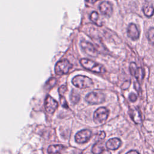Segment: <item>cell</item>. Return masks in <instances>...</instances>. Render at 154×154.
Returning <instances> with one entry per match:
<instances>
[{"instance_id":"21","label":"cell","mask_w":154,"mask_h":154,"mask_svg":"<svg viewBox=\"0 0 154 154\" xmlns=\"http://www.w3.org/2000/svg\"><path fill=\"white\" fill-rule=\"evenodd\" d=\"M60 103H61V105L64 108H69L67 102L66 100L64 95H60Z\"/></svg>"},{"instance_id":"28","label":"cell","mask_w":154,"mask_h":154,"mask_svg":"<svg viewBox=\"0 0 154 154\" xmlns=\"http://www.w3.org/2000/svg\"><path fill=\"white\" fill-rule=\"evenodd\" d=\"M101 154H111V153L109 151L106 150H104L103 151V152H102Z\"/></svg>"},{"instance_id":"6","label":"cell","mask_w":154,"mask_h":154,"mask_svg":"<svg viewBox=\"0 0 154 154\" xmlns=\"http://www.w3.org/2000/svg\"><path fill=\"white\" fill-rule=\"evenodd\" d=\"M129 70L131 75L134 76L138 81L140 82L143 80L144 73L141 67H139L135 63H131L129 66Z\"/></svg>"},{"instance_id":"17","label":"cell","mask_w":154,"mask_h":154,"mask_svg":"<svg viewBox=\"0 0 154 154\" xmlns=\"http://www.w3.org/2000/svg\"><path fill=\"white\" fill-rule=\"evenodd\" d=\"M143 11L144 14L147 16L150 17L154 14V8L153 7L149 4H145L143 7Z\"/></svg>"},{"instance_id":"23","label":"cell","mask_w":154,"mask_h":154,"mask_svg":"<svg viewBox=\"0 0 154 154\" xmlns=\"http://www.w3.org/2000/svg\"><path fill=\"white\" fill-rule=\"evenodd\" d=\"M67 90V86L66 85H61L58 89V93L60 95H64V93Z\"/></svg>"},{"instance_id":"22","label":"cell","mask_w":154,"mask_h":154,"mask_svg":"<svg viewBox=\"0 0 154 154\" xmlns=\"http://www.w3.org/2000/svg\"><path fill=\"white\" fill-rule=\"evenodd\" d=\"M106 136V134L105 133L104 131H101V132H99L97 135H96V140H97V142L98 141H102L105 137Z\"/></svg>"},{"instance_id":"16","label":"cell","mask_w":154,"mask_h":154,"mask_svg":"<svg viewBox=\"0 0 154 154\" xmlns=\"http://www.w3.org/2000/svg\"><path fill=\"white\" fill-rule=\"evenodd\" d=\"M91 150L93 154H101L104 150V148L101 141L96 142L93 145Z\"/></svg>"},{"instance_id":"24","label":"cell","mask_w":154,"mask_h":154,"mask_svg":"<svg viewBox=\"0 0 154 154\" xmlns=\"http://www.w3.org/2000/svg\"><path fill=\"white\" fill-rule=\"evenodd\" d=\"M129 100H130L131 102H135V101L137 100V95H136L135 93H131L129 95Z\"/></svg>"},{"instance_id":"12","label":"cell","mask_w":154,"mask_h":154,"mask_svg":"<svg viewBox=\"0 0 154 154\" xmlns=\"http://www.w3.org/2000/svg\"><path fill=\"white\" fill-rule=\"evenodd\" d=\"M129 115L132 119V120L136 123L140 124L142 122V117L141 113L138 109L136 108H132L129 111Z\"/></svg>"},{"instance_id":"26","label":"cell","mask_w":154,"mask_h":154,"mask_svg":"<svg viewBox=\"0 0 154 154\" xmlns=\"http://www.w3.org/2000/svg\"><path fill=\"white\" fill-rule=\"evenodd\" d=\"M134 87L135 88V90L137 91H139V90H140V84L138 83V81H135L134 82Z\"/></svg>"},{"instance_id":"8","label":"cell","mask_w":154,"mask_h":154,"mask_svg":"<svg viewBox=\"0 0 154 154\" xmlns=\"http://www.w3.org/2000/svg\"><path fill=\"white\" fill-rule=\"evenodd\" d=\"M58 102L51 96L48 95L45 100V108L46 111L50 114L55 112L58 107Z\"/></svg>"},{"instance_id":"20","label":"cell","mask_w":154,"mask_h":154,"mask_svg":"<svg viewBox=\"0 0 154 154\" xmlns=\"http://www.w3.org/2000/svg\"><path fill=\"white\" fill-rule=\"evenodd\" d=\"M56 82H57V80H56L55 78H50L48 80V81L46 82V85L47 86V87L48 88H52V87H54L55 85Z\"/></svg>"},{"instance_id":"5","label":"cell","mask_w":154,"mask_h":154,"mask_svg":"<svg viewBox=\"0 0 154 154\" xmlns=\"http://www.w3.org/2000/svg\"><path fill=\"white\" fill-rule=\"evenodd\" d=\"M109 115L108 110L105 107H100L97 109L93 115L94 122L96 124H102L105 122Z\"/></svg>"},{"instance_id":"11","label":"cell","mask_w":154,"mask_h":154,"mask_svg":"<svg viewBox=\"0 0 154 154\" xmlns=\"http://www.w3.org/2000/svg\"><path fill=\"white\" fill-rule=\"evenodd\" d=\"M128 35L132 40H137L139 38L140 32L137 26L134 23H130L128 27Z\"/></svg>"},{"instance_id":"14","label":"cell","mask_w":154,"mask_h":154,"mask_svg":"<svg viewBox=\"0 0 154 154\" xmlns=\"http://www.w3.org/2000/svg\"><path fill=\"white\" fill-rule=\"evenodd\" d=\"M64 148V146L61 144L51 145L48 149L49 154H60V152Z\"/></svg>"},{"instance_id":"2","label":"cell","mask_w":154,"mask_h":154,"mask_svg":"<svg viewBox=\"0 0 154 154\" xmlns=\"http://www.w3.org/2000/svg\"><path fill=\"white\" fill-rule=\"evenodd\" d=\"M72 84L78 88L84 89L91 87L93 84L91 79L84 75H77L72 80Z\"/></svg>"},{"instance_id":"29","label":"cell","mask_w":154,"mask_h":154,"mask_svg":"<svg viewBox=\"0 0 154 154\" xmlns=\"http://www.w3.org/2000/svg\"><path fill=\"white\" fill-rule=\"evenodd\" d=\"M86 1H87V2H90V3H94V2H95L96 1H97V0H85Z\"/></svg>"},{"instance_id":"7","label":"cell","mask_w":154,"mask_h":154,"mask_svg":"<svg viewBox=\"0 0 154 154\" xmlns=\"http://www.w3.org/2000/svg\"><path fill=\"white\" fill-rule=\"evenodd\" d=\"M91 132L88 129H83L79 131L75 135V141L79 144L87 142L91 138Z\"/></svg>"},{"instance_id":"18","label":"cell","mask_w":154,"mask_h":154,"mask_svg":"<svg viewBox=\"0 0 154 154\" xmlns=\"http://www.w3.org/2000/svg\"><path fill=\"white\" fill-rule=\"evenodd\" d=\"M69 98H70V102L73 104L75 105V104L77 103L79 101V100H80V95L75 90H72L71 93H70Z\"/></svg>"},{"instance_id":"3","label":"cell","mask_w":154,"mask_h":154,"mask_svg":"<svg viewBox=\"0 0 154 154\" xmlns=\"http://www.w3.org/2000/svg\"><path fill=\"white\" fill-rule=\"evenodd\" d=\"M85 100L90 104H100L105 102V96L100 90H96L89 93L86 96Z\"/></svg>"},{"instance_id":"27","label":"cell","mask_w":154,"mask_h":154,"mask_svg":"<svg viewBox=\"0 0 154 154\" xmlns=\"http://www.w3.org/2000/svg\"><path fill=\"white\" fill-rule=\"evenodd\" d=\"M126 154H140V153L137 150H130L128 152H127Z\"/></svg>"},{"instance_id":"4","label":"cell","mask_w":154,"mask_h":154,"mask_svg":"<svg viewBox=\"0 0 154 154\" xmlns=\"http://www.w3.org/2000/svg\"><path fill=\"white\" fill-rule=\"evenodd\" d=\"M72 67V64L67 60H63L59 61L55 66V72L57 75H62L67 74L70 69Z\"/></svg>"},{"instance_id":"1","label":"cell","mask_w":154,"mask_h":154,"mask_svg":"<svg viewBox=\"0 0 154 154\" xmlns=\"http://www.w3.org/2000/svg\"><path fill=\"white\" fill-rule=\"evenodd\" d=\"M81 65L86 69L95 73H104L106 72L105 68L101 64L87 58H82L80 60Z\"/></svg>"},{"instance_id":"25","label":"cell","mask_w":154,"mask_h":154,"mask_svg":"<svg viewBox=\"0 0 154 154\" xmlns=\"http://www.w3.org/2000/svg\"><path fill=\"white\" fill-rule=\"evenodd\" d=\"M130 84H131V82L129 81H126L122 85V88L123 90H126L130 85Z\"/></svg>"},{"instance_id":"19","label":"cell","mask_w":154,"mask_h":154,"mask_svg":"<svg viewBox=\"0 0 154 154\" xmlns=\"http://www.w3.org/2000/svg\"><path fill=\"white\" fill-rule=\"evenodd\" d=\"M147 37L149 42L153 45H154V28H150L147 34Z\"/></svg>"},{"instance_id":"9","label":"cell","mask_w":154,"mask_h":154,"mask_svg":"<svg viewBox=\"0 0 154 154\" xmlns=\"http://www.w3.org/2000/svg\"><path fill=\"white\" fill-rule=\"evenodd\" d=\"M81 46L82 50L91 57H96L97 52L94 46L89 42L82 41L81 42Z\"/></svg>"},{"instance_id":"10","label":"cell","mask_w":154,"mask_h":154,"mask_svg":"<svg viewBox=\"0 0 154 154\" xmlns=\"http://www.w3.org/2000/svg\"><path fill=\"white\" fill-rule=\"evenodd\" d=\"M99 10L101 13L106 16H110L113 11L112 5L108 1H103L99 5Z\"/></svg>"},{"instance_id":"15","label":"cell","mask_w":154,"mask_h":154,"mask_svg":"<svg viewBox=\"0 0 154 154\" xmlns=\"http://www.w3.org/2000/svg\"><path fill=\"white\" fill-rule=\"evenodd\" d=\"M90 20L97 26H101L103 24L102 19H100L99 14L96 11H93L90 14Z\"/></svg>"},{"instance_id":"13","label":"cell","mask_w":154,"mask_h":154,"mask_svg":"<svg viewBox=\"0 0 154 154\" xmlns=\"http://www.w3.org/2000/svg\"><path fill=\"white\" fill-rule=\"evenodd\" d=\"M121 141L117 138H112L107 141L106 147L110 150H117L121 145Z\"/></svg>"}]
</instances>
